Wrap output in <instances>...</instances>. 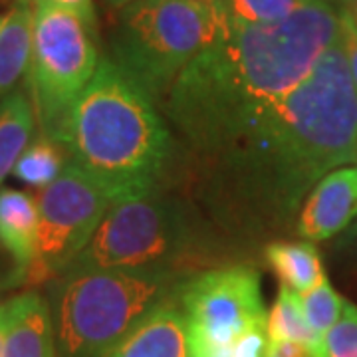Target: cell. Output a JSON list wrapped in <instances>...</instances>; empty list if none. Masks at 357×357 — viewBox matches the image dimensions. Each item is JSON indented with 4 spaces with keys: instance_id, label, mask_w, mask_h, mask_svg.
Returning <instances> with one entry per match:
<instances>
[{
    "instance_id": "6da1fadb",
    "label": "cell",
    "mask_w": 357,
    "mask_h": 357,
    "mask_svg": "<svg viewBox=\"0 0 357 357\" xmlns=\"http://www.w3.org/2000/svg\"><path fill=\"white\" fill-rule=\"evenodd\" d=\"M340 38V10L310 0L286 20L225 26L163 98L171 126L204 157L246 137Z\"/></svg>"
},
{
    "instance_id": "7a4b0ae2",
    "label": "cell",
    "mask_w": 357,
    "mask_h": 357,
    "mask_svg": "<svg viewBox=\"0 0 357 357\" xmlns=\"http://www.w3.org/2000/svg\"><path fill=\"white\" fill-rule=\"evenodd\" d=\"M252 218L288 222L333 169L357 163V91L342 40L246 137L211 157Z\"/></svg>"
},
{
    "instance_id": "3957f363",
    "label": "cell",
    "mask_w": 357,
    "mask_h": 357,
    "mask_svg": "<svg viewBox=\"0 0 357 357\" xmlns=\"http://www.w3.org/2000/svg\"><path fill=\"white\" fill-rule=\"evenodd\" d=\"M56 143L114 203L155 191L171 157V133L155 100L112 58H102L70 105Z\"/></svg>"
},
{
    "instance_id": "277c9868",
    "label": "cell",
    "mask_w": 357,
    "mask_h": 357,
    "mask_svg": "<svg viewBox=\"0 0 357 357\" xmlns=\"http://www.w3.org/2000/svg\"><path fill=\"white\" fill-rule=\"evenodd\" d=\"M178 276L137 270H68L50 282L56 357H103L155 306L177 294Z\"/></svg>"
},
{
    "instance_id": "5b68a950",
    "label": "cell",
    "mask_w": 357,
    "mask_h": 357,
    "mask_svg": "<svg viewBox=\"0 0 357 357\" xmlns=\"http://www.w3.org/2000/svg\"><path fill=\"white\" fill-rule=\"evenodd\" d=\"M220 2L135 0L119 10L112 60L157 102L181 72L222 34Z\"/></svg>"
},
{
    "instance_id": "8992f818",
    "label": "cell",
    "mask_w": 357,
    "mask_h": 357,
    "mask_svg": "<svg viewBox=\"0 0 357 357\" xmlns=\"http://www.w3.org/2000/svg\"><path fill=\"white\" fill-rule=\"evenodd\" d=\"M195 250L189 218L155 191L115 201L68 270H137L181 274ZM62 272V274H64Z\"/></svg>"
},
{
    "instance_id": "52a82bcc",
    "label": "cell",
    "mask_w": 357,
    "mask_h": 357,
    "mask_svg": "<svg viewBox=\"0 0 357 357\" xmlns=\"http://www.w3.org/2000/svg\"><path fill=\"white\" fill-rule=\"evenodd\" d=\"M191 357H264L268 310L260 276L250 266L204 270L181 284Z\"/></svg>"
},
{
    "instance_id": "ba28073f",
    "label": "cell",
    "mask_w": 357,
    "mask_h": 357,
    "mask_svg": "<svg viewBox=\"0 0 357 357\" xmlns=\"http://www.w3.org/2000/svg\"><path fill=\"white\" fill-rule=\"evenodd\" d=\"M96 32L76 14L34 4L26 88L40 133L52 141H56L70 105L86 89L102 62Z\"/></svg>"
},
{
    "instance_id": "9c48e42d",
    "label": "cell",
    "mask_w": 357,
    "mask_h": 357,
    "mask_svg": "<svg viewBox=\"0 0 357 357\" xmlns=\"http://www.w3.org/2000/svg\"><path fill=\"white\" fill-rule=\"evenodd\" d=\"M112 204L114 199L102 185L68 161L36 197V250L22 280L44 284L58 278L86 248Z\"/></svg>"
},
{
    "instance_id": "30bf717a",
    "label": "cell",
    "mask_w": 357,
    "mask_h": 357,
    "mask_svg": "<svg viewBox=\"0 0 357 357\" xmlns=\"http://www.w3.org/2000/svg\"><path fill=\"white\" fill-rule=\"evenodd\" d=\"M357 217V163L333 169L310 191L298 215V234L307 243L335 236Z\"/></svg>"
},
{
    "instance_id": "8fae6325",
    "label": "cell",
    "mask_w": 357,
    "mask_h": 357,
    "mask_svg": "<svg viewBox=\"0 0 357 357\" xmlns=\"http://www.w3.org/2000/svg\"><path fill=\"white\" fill-rule=\"evenodd\" d=\"M103 357H191L187 321L177 294L175 300L169 298L141 318Z\"/></svg>"
},
{
    "instance_id": "7c38bea8",
    "label": "cell",
    "mask_w": 357,
    "mask_h": 357,
    "mask_svg": "<svg viewBox=\"0 0 357 357\" xmlns=\"http://www.w3.org/2000/svg\"><path fill=\"white\" fill-rule=\"evenodd\" d=\"M2 357H56L50 306L38 292L4 302Z\"/></svg>"
},
{
    "instance_id": "4fadbf2b",
    "label": "cell",
    "mask_w": 357,
    "mask_h": 357,
    "mask_svg": "<svg viewBox=\"0 0 357 357\" xmlns=\"http://www.w3.org/2000/svg\"><path fill=\"white\" fill-rule=\"evenodd\" d=\"M38 232V206L28 192L0 191V244L13 256L20 278L34 260Z\"/></svg>"
},
{
    "instance_id": "5bb4252c",
    "label": "cell",
    "mask_w": 357,
    "mask_h": 357,
    "mask_svg": "<svg viewBox=\"0 0 357 357\" xmlns=\"http://www.w3.org/2000/svg\"><path fill=\"white\" fill-rule=\"evenodd\" d=\"M32 0H14L0 30V102L24 76L32 44Z\"/></svg>"
},
{
    "instance_id": "9a60e30c",
    "label": "cell",
    "mask_w": 357,
    "mask_h": 357,
    "mask_svg": "<svg viewBox=\"0 0 357 357\" xmlns=\"http://www.w3.org/2000/svg\"><path fill=\"white\" fill-rule=\"evenodd\" d=\"M36 112L24 88H14L0 102V183L13 173L16 161L30 145Z\"/></svg>"
},
{
    "instance_id": "2e32d148",
    "label": "cell",
    "mask_w": 357,
    "mask_h": 357,
    "mask_svg": "<svg viewBox=\"0 0 357 357\" xmlns=\"http://www.w3.org/2000/svg\"><path fill=\"white\" fill-rule=\"evenodd\" d=\"M266 260L282 284L296 294L307 292L326 280L321 256L312 243L268 244Z\"/></svg>"
},
{
    "instance_id": "e0dca14e",
    "label": "cell",
    "mask_w": 357,
    "mask_h": 357,
    "mask_svg": "<svg viewBox=\"0 0 357 357\" xmlns=\"http://www.w3.org/2000/svg\"><path fill=\"white\" fill-rule=\"evenodd\" d=\"M66 163L68 157L60 143L40 133L38 139L32 141L24 149V153L20 155L13 173L14 177L20 178L28 187L44 189L58 178V175L64 171Z\"/></svg>"
},
{
    "instance_id": "ac0fdd59",
    "label": "cell",
    "mask_w": 357,
    "mask_h": 357,
    "mask_svg": "<svg viewBox=\"0 0 357 357\" xmlns=\"http://www.w3.org/2000/svg\"><path fill=\"white\" fill-rule=\"evenodd\" d=\"M294 340V342H321L302 312L300 296L282 284L274 304L268 312V342Z\"/></svg>"
},
{
    "instance_id": "d6986e66",
    "label": "cell",
    "mask_w": 357,
    "mask_h": 357,
    "mask_svg": "<svg viewBox=\"0 0 357 357\" xmlns=\"http://www.w3.org/2000/svg\"><path fill=\"white\" fill-rule=\"evenodd\" d=\"M310 0H220L229 26H266L286 20Z\"/></svg>"
},
{
    "instance_id": "ffe728a7",
    "label": "cell",
    "mask_w": 357,
    "mask_h": 357,
    "mask_svg": "<svg viewBox=\"0 0 357 357\" xmlns=\"http://www.w3.org/2000/svg\"><path fill=\"white\" fill-rule=\"evenodd\" d=\"M300 296L302 312L306 316V321L314 332L324 337V333L330 332L337 319L342 318L345 307V300L335 292L330 280H321L312 290H307Z\"/></svg>"
},
{
    "instance_id": "44dd1931",
    "label": "cell",
    "mask_w": 357,
    "mask_h": 357,
    "mask_svg": "<svg viewBox=\"0 0 357 357\" xmlns=\"http://www.w3.org/2000/svg\"><path fill=\"white\" fill-rule=\"evenodd\" d=\"M326 357H357V306L345 302L344 314L321 337Z\"/></svg>"
},
{
    "instance_id": "7402d4cb",
    "label": "cell",
    "mask_w": 357,
    "mask_h": 357,
    "mask_svg": "<svg viewBox=\"0 0 357 357\" xmlns=\"http://www.w3.org/2000/svg\"><path fill=\"white\" fill-rule=\"evenodd\" d=\"M340 40L357 91V24L349 8H340Z\"/></svg>"
},
{
    "instance_id": "603a6c76",
    "label": "cell",
    "mask_w": 357,
    "mask_h": 357,
    "mask_svg": "<svg viewBox=\"0 0 357 357\" xmlns=\"http://www.w3.org/2000/svg\"><path fill=\"white\" fill-rule=\"evenodd\" d=\"M264 357H326V354L321 342L278 340V342H268Z\"/></svg>"
},
{
    "instance_id": "cb8c5ba5",
    "label": "cell",
    "mask_w": 357,
    "mask_h": 357,
    "mask_svg": "<svg viewBox=\"0 0 357 357\" xmlns=\"http://www.w3.org/2000/svg\"><path fill=\"white\" fill-rule=\"evenodd\" d=\"M34 4H48V6H56L68 13L79 16L88 26L93 30H98V14H96V6L93 0H32Z\"/></svg>"
},
{
    "instance_id": "d4e9b609",
    "label": "cell",
    "mask_w": 357,
    "mask_h": 357,
    "mask_svg": "<svg viewBox=\"0 0 357 357\" xmlns=\"http://www.w3.org/2000/svg\"><path fill=\"white\" fill-rule=\"evenodd\" d=\"M2 344H4V302H0V357H2Z\"/></svg>"
},
{
    "instance_id": "484cf974",
    "label": "cell",
    "mask_w": 357,
    "mask_h": 357,
    "mask_svg": "<svg viewBox=\"0 0 357 357\" xmlns=\"http://www.w3.org/2000/svg\"><path fill=\"white\" fill-rule=\"evenodd\" d=\"M131 2H135V0H105V4H109L112 8H115V10H121V8H126L128 4H131Z\"/></svg>"
},
{
    "instance_id": "4316f807",
    "label": "cell",
    "mask_w": 357,
    "mask_h": 357,
    "mask_svg": "<svg viewBox=\"0 0 357 357\" xmlns=\"http://www.w3.org/2000/svg\"><path fill=\"white\" fill-rule=\"evenodd\" d=\"M328 2H330V4H333V6L340 10V8H351L356 0H328Z\"/></svg>"
},
{
    "instance_id": "83f0119b",
    "label": "cell",
    "mask_w": 357,
    "mask_h": 357,
    "mask_svg": "<svg viewBox=\"0 0 357 357\" xmlns=\"http://www.w3.org/2000/svg\"><path fill=\"white\" fill-rule=\"evenodd\" d=\"M349 10H351V14H354V20H356V24H357V0L354 2V6H351Z\"/></svg>"
},
{
    "instance_id": "f1b7e54d",
    "label": "cell",
    "mask_w": 357,
    "mask_h": 357,
    "mask_svg": "<svg viewBox=\"0 0 357 357\" xmlns=\"http://www.w3.org/2000/svg\"><path fill=\"white\" fill-rule=\"evenodd\" d=\"M2 26H4V16H0V30H2Z\"/></svg>"
},
{
    "instance_id": "f546056e",
    "label": "cell",
    "mask_w": 357,
    "mask_h": 357,
    "mask_svg": "<svg viewBox=\"0 0 357 357\" xmlns=\"http://www.w3.org/2000/svg\"><path fill=\"white\" fill-rule=\"evenodd\" d=\"M197 2H220V0H197Z\"/></svg>"
}]
</instances>
